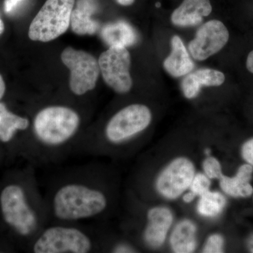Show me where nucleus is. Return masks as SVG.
<instances>
[{
	"instance_id": "1",
	"label": "nucleus",
	"mask_w": 253,
	"mask_h": 253,
	"mask_svg": "<svg viewBox=\"0 0 253 253\" xmlns=\"http://www.w3.org/2000/svg\"><path fill=\"white\" fill-rule=\"evenodd\" d=\"M108 206L104 192L80 184L60 188L53 199V212L63 221H78L99 215Z\"/></svg>"
},
{
	"instance_id": "2",
	"label": "nucleus",
	"mask_w": 253,
	"mask_h": 253,
	"mask_svg": "<svg viewBox=\"0 0 253 253\" xmlns=\"http://www.w3.org/2000/svg\"><path fill=\"white\" fill-rule=\"evenodd\" d=\"M80 124L81 118L74 110L66 106H51L38 113L33 129L40 143L49 147H57L72 139Z\"/></svg>"
},
{
	"instance_id": "3",
	"label": "nucleus",
	"mask_w": 253,
	"mask_h": 253,
	"mask_svg": "<svg viewBox=\"0 0 253 253\" xmlns=\"http://www.w3.org/2000/svg\"><path fill=\"white\" fill-rule=\"evenodd\" d=\"M74 4L75 0H46L31 23L30 39L47 42L64 34L71 25Z\"/></svg>"
},
{
	"instance_id": "4",
	"label": "nucleus",
	"mask_w": 253,
	"mask_h": 253,
	"mask_svg": "<svg viewBox=\"0 0 253 253\" xmlns=\"http://www.w3.org/2000/svg\"><path fill=\"white\" fill-rule=\"evenodd\" d=\"M196 172L191 158L184 156L172 158L158 173L155 190L163 199L175 201L189 189Z\"/></svg>"
},
{
	"instance_id": "5",
	"label": "nucleus",
	"mask_w": 253,
	"mask_h": 253,
	"mask_svg": "<svg viewBox=\"0 0 253 253\" xmlns=\"http://www.w3.org/2000/svg\"><path fill=\"white\" fill-rule=\"evenodd\" d=\"M152 113L144 104L129 105L116 113L105 129V136L109 142L120 144L140 134L152 121Z\"/></svg>"
},
{
	"instance_id": "6",
	"label": "nucleus",
	"mask_w": 253,
	"mask_h": 253,
	"mask_svg": "<svg viewBox=\"0 0 253 253\" xmlns=\"http://www.w3.org/2000/svg\"><path fill=\"white\" fill-rule=\"evenodd\" d=\"M0 206L3 218L20 235H30L36 230L38 218L30 207L21 186H6L0 195Z\"/></svg>"
},
{
	"instance_id": "7",
	"label": "nucleus",
	"mask_w": 253,
	"mask_h": 253,
	"mask_svg": "<svg viewBox=\"0 0 253 253\" xmlns=\"http://www.w3.org/2000/svg\"><path fill=\"white\" fill-rule=\"evenodd\" d=\"M91 249V239L80 229L55 226L43 231L33 251L35 253H86Z\"/></svg>"
},
{
	"instance_id": "8",
	"label": "nucleus",
	"mask_w": 253,
	"mask_h": 253,
	"mask_svg": "<svg viewBox=\"0 0 253 253\" xmlns=\"http://www.w3.org/2000/svg\"><path fill=\"white\" fill-rule=\"evenodd\" d=\"M61 61L71 71L70 89L78 96L92 90L100 73L99 61L94 56L83 50L68 46L61 53Z\"/></svg>"
},
{
	"instance_id": "9",
	"label": "nucleus",
	"mask_w": 253,
	"mask_h": 253,
	"mask_svg": "<svg viewBox=\"0 0 253 253\" xmlns=\"http://www.w3.org/2000/svg\"><path fill=\"white\" fill-rule=\"evenodd\" d=\"M100 72L105 83L118 94L129 92L133 83L130 72L131 56L125 46H110L100 55Z\"/></svg>"
},
{
	"instance_id": "10",
	"label": "nucleus",
	"mask_w": 253,
	"mask_h": 253,
	"mask_svg": "<svg viewBox=\"0 0 253 253\" xmlns=\"http://www.w3.org/2000/svg\"><path fill=\"white\" fill-rule=\"evenodd\" d=\"M229 40V32L225 25L218 20H211L198 30L188 49L194 59L204 61L222 49Z\"/></svg>"
},
{
	"instance_id": "11",
	"label": "nucleus",
	"mask_w": 253,
	"mask_h": 253,
	"mask_svg": "<svg viewBox=\"0 0 253 253\" xmlns=\"http://www.w3.org/2000/svg\"><path fill=\"white\" fill-rule=\"evenodd\" d=\"M174 212L166 206L150 208L146 213V224L143 232V239L150 249H161L166 244L174 224Z\"/></svg>"
},
{
	"instance_id": "12",
	"label": "nucleus",
	"mask_w": 253,
	"mask_h": 253,
	"mask_svg": "<svg viewBox=\"0 0 253 253\" xmlns=\"http://www.w3.org/2000/svg\"><path fill=\"white\" fill-rule=\"evenodd\" d=\"M198 226L194 221L184 218L173 225L169 236V247L174 253H194L198 246Z\"/></svg>"
},
{
	"instance_id": "13",
	"label": "nucleus",
	"mask_w": 253,
	"mask_h": 253,
	"mask_svg": "<svg viewBox=\"0 0 253 253\" xmlns=\"http://www.w3.org/2000/svg\"><path fill=\"white\" fill-rule=\"evenodd\" d=\"M212 11L210 0H184L171 15V21L179 27L196 26Z\"/></svg>"
},
{
	"instance_id": "14",
	"label": "nucleus",
	"mask_w": 253,
	"mask_h": 253,
	"mask_svg": "<svg viewBox=\"0 0 253 253\" xmlns=\"http://www.w3.org/2000/svg\"><path fill=\"white\" fill-rule=\"evenodd\" d=\"M225 81L224 73L212 68H201L186 75L181 82V88L188 99L197 97L203 86H219Z\"/></svg>"
},
{
	"instance_id": "15",
	"label": "nucleus",
	"mask_w": 253,
	"mask_h": 253,
	"mask_svg": "<svg viewBox=\"0 0 253 253\" xmlns=\"http://www.w3.org/2000/svg\"><path fill=\"white\" fill-rule=\"evenodd\" d=\"M253 167L249 163L241 165L235 175L223 174L219 179V187L223 194L233 198H249L253 195V186L251 184Z\"/></svg>"
},
{
	"instance_id": "16",
	"label": "nucleus",
	"mask_w": 253,
	"mask_h": 253,
	"mask_svg": "<svg viewBox=\"0 0 253 253\" xmlns=\"http://www.w3.org/2000/svg\"><path fill=\"white\" fill-rule=\"evenodd\" d=\"M96 0H78L71 14V26L73 33L79 36H93L99 30V23L91 16L97 11Z\"/></svg>"
},
{
	"instance_id": "17",
	"label": "nucleus",
	"mask_w": 253,
	"mask_h": 253,
	"mask_svg": "<svg viewBox=\"0 0 253 253\" xmlns=\"http://www.w3.org/2000/svg\"><path fill=\"white\" fill-rule=\"evenodd\" d=\"M171 46L172 51L170 54L163 62L165 70L172 77L186 76L194 69V61L190 57L189 53L179 36L172 37Z\"/></svg>"
},
{
	"instance_id": "18",
	"label": "nucleus",
	"mask_w": 253,
	"mask_h": 253,
	"mask_svg": "<svg viewBox=\"0 0 253 253\" xmlns=\"http://www.w3.org/2000/svg\"><path fill=\"white\" fill-rule=\"evenodd\" d=\"M101 38L110 46H126L135 44L138 36L135 30L126 21L109 23L102 28Z\"/></svg>"
},
{
	"instance_id": "19",
	"label": "nucleus",
	"mask_w": 253,
	"mask_h": 253,
	"mask_svg": "<svg viewBox=\"0 0 253 253\" xmlns=\"http://www.w3.org/2000/svg\"><path fill=\"white\" fill-rule=\"evenodd\" d=\"M227 201L223 193L208 191L199 196L196 204V212L206 219H215L225 210Z\"/></svg>"
},
{
	"instance_id": "20",
	"label": "nucleus",
	"mask_w": 253,
	"mask_h": 253,
	"mask_svg": "<svg viewBox=\"0 0 253 253\" xmlns=\"http://www.w3.org/2000/svg\"><path fill=\"white\" fill-rule=\"evenodd\" d=\"M29 126V121L10 112L6 106L0 103V141L7 143L18 130H25Z\"/></svg>"
},
{
	"instance_id": "21",
	"label": "nucleus",
	"mask_w": 253,
	"mask_h": 253,
	"mask_svg": "<svg viewBox=\"0 0 253 253\" xmlns=\"http://www.w3.org/2000/svg\"><path fill=\"white\" fill-rule=\"evenodd\" d=\"M203 172L211 179L219 180L223 173L222 166L220 161L212 156H208L202 163Z\"/></svg>"
},
{
	"instance_id": "22",
	"label": "nucleus",
	"mask_w": 253,
	"mask_h": 253,
	"mask_svg": "<svg viewBox=\"0 0 253 253\" xmlns=\"http://www.w3.org/2000/svg\"><path fill=\"white\" fill-rule=\"evenodd\" d=\"M212 179H210L204 172H196L191 181L189 189L197 198L211 190Z\"/></svg>"
},
{
	"instance_id": "23",
	"label": "nucleus",
	"mask_w": 253,
	"mask_h": 253,
	"mask_svg": "<svg viewBox=\"0 0 253 253\" xmlns=\"http://www.w3.org/2000/svg\"><path fill=\"white\" fill-rule=\"evenodd\" d=\"M225 239L219 233L210 234L205 241L202 252L204 253H221L224 252Z\"/></svg>"
},
{
	"instance_id": "24",
	"label": "nucleus",
	"mask_w": 253,
	"mask_h": 253,
	"mask_svg": "<svg viewBox=\"0 0 253 253\" xmlns=\"http://www.w3.org/2000/svg\"><path fill=\"white\" fill-rule=\"evenodd\" d=\"M241 155L246 163L253 167V137L245 141L241 146Z\"/></svg>"
},
{
	"instance_id": "25",
	"label": "nucleus",
	"mask_w": 253,
	"mask_h": 253,
	"mask_svg": "<svg viewBox=\"0 0 253 253\" xmlns=\"http://www.w3.org/2000/svg\"><path fill=\"white\" fill-rule=\"evenodd\" d=\"M23 1V0H5L4 11H6V13L11 12Z\"/></svg>"
},
{
	"instance_id": "26",
	"label": "nucleus",
	"mask_w": 253,
	"mask_h": 253,
	"mask_svg": "<svg viewBox=\"0 0 253 253\" xmlns=\"http://www.w3.org/2000/svg\"><path fill=\"white\" fill-rule=\"evenodd\" d=\"M196 198H197V196H196L194 193L191 192L190 190L186 191V192L181 196L183 202L186 204H190L194 202Z\"/></svg>"
},
{
	"instance_id": "27",
	"label": "nucleus",
	"mask_w": 253,
	"mask_h": 253,
	"mask_svg": "<svg viewBox=\"0 0 253 253\" xmlns=\"http://www.w3.org/2000/svg\"><path fill=\"white\" fill-rule=\"evenodd\" d=\"M246 65L248 71L253 74V50L248 55Z\"/></svg>"
},
{
	"instance_id": "28",
	"label": "nucleus",
	"mask_w": 253,
	"mask_h": 253,
	"mask_svg": "<svg viewBox=\"0 0 253 253\" xmlns=\"http://www.w3.org/2000/svg\"><path fill=\"white\" fill-rule=\"evenodd\" d=\"M114 252L116 253H133V250L126 245H119L117 248L115 249Z\"/></svg>"
},
{
	"instance_id": "29",
	"label": "nucleus",
	"mask_w": 253,
	"mask_h": 253,
	"mask_svg": "<svg viewBox=\"0 0 253 253\" xmlns=\"http://www.w3.org/2000/svg\"><path fill=\"white\" fill-rule=\"evenodd\" d=\"M5 91H6V85H5L2 76L0 74V100L2 99L3 96H4Z\"/></svg>"
},
{
	"instance_id": "30",
	"label": "nucleus",
	"mask_w": 253,
	"mask_h": 253,
	"mask_svg": "<svg viewBox=\"0 0 253 253\" xmlns=\"http://www.w3.org/2000/svg\"><path fill=\"white\" fill-rule=\"evenodd\" d=\"M116 1L118 4L122 5V6H130L135 0H116Z\"/></svg>"
},
{
	"instance_id": "31",
	"label": "nucleus",
	"mask_w": 253,
	"mask_h": 253,
	"mask_svg": "<svg viewBox=\"0 0 253 253\" xmlns=\"http://www.w3.org/2000/svg\"><path fill=\"white\" fill-rule=\"evenodd\" d=\"M247 246L250 252L253 253V234L249 236L247 241Z\"/></svg>"
},
{
	"instance_id": "32",
	"label": "nucleus",
	"mask_w": 253,
	"mask_h": 253,
	"mask_svg": "<svg viewBox=\"0 0 253 253\" xmlns=\"http://www.w3.org/2000/svg\"><path fill=\"white\" fill-rule=\"evenodd\" d=\"M4 23H3L2 20L0 18V35L4 32Z\"/></svg>"
},
{
	"instance_id": "33",
	"label": "nucleus",
	"mask_w": 253,
	"mask_h": 253,
	"mask_svg": "<svg viewBox=\"0 0 253 253\" xmlns=\"http://www.w3.org/2000/svg\"><path fill=\"white\" fill-rule=\"evenodd\" d=\"M211 153H212V150L209 149V148H206V149L204 150V154L206 156H211Z\"/></svg>"
}]
</instances>
